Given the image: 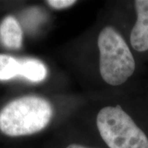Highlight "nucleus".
<instances>
[{
  "instance_id": "1",
  "label": "nucleus",
  "mask_w": 148,
  "mask_h": 148,
  "mask_svg": "<svg viewBox=\"0 0 148 148\" xmlns=\"http://www.w3.org/2000/svg\"><path fill=\"white\" fill-rule=\"evenodd\" d=\"M53 114L50 103L39 96L11 101L0 111V130L10 137L30 135L48 125Z\"/></svg>"
},
{
  "instance_id": "2",
  "label": "nucleus",
  "mask_w": 148,
  "mask_h": 148,
  "mask_svg": "<svg viewBox=\"0 0 148 148\" xmlns=\"http://www.w3.org/2000/svg\"><path fill=\"white\" fill-rule=\"evenodd\" d=\"M100 72L108 84L124 83L134 73L135 60L127 43L110 27H105L98 37Z\"/></svg>"
},
{
  "instance_id": "3",
  "label": "nucleus",
  "mask_w": 148,
  "mask_h": 148,
  "mask_svg": "<svg viewBox=\"0 0 148 148\" xmlns=\"http://www.w3.org/2000/svg\"><path fill=\"white\" fill-rule=\"evenodd\" d=\"M97 127L110 148H148V138L119 106L101 109Z\"/></svg>"
},
{
  "instance_id": "4",
  "label": "nucleus",
  "mask_w": 148,
  "mask_h": 148,
  "mask_svg": "<svg viewBox=\"0 0 148 148\" xmlns=\"http://www.w3.org/2000/svg\"><path fill=\"white\" fill-rule=\"evenodd\" d=\"M135 9L137 21L130 35L132 48L139 52L148 49V0H137Z\"/></svg>"
},
{
  "instance_id": "5",
  "label": "nucleus",
  "mask_w": 148,
  "mask_h": 148,
  "mask_svg": "<svg viewBox=\"0 0 148 148\" xmlns=\"http://www.w3.org/2000/svg\"><path fill=\"white\" fill-rule=\"evenodd\" d=\"M0 40L8 49H17L22 44V30L16 18L8 16L0 24Z\"/></svg>"
},
{
  "instance_id": "6",
  "label": "nucleus",
  "mask_w": 148,
  "mask_h": 148,
  "mask_svg": "<svg viewBox=\"0 0 148 148\" xmlns=\"http://www.w3.org/2000/svg\"><path fill=\"white\" fill-rule=\"evenodd\" d=\"M19 76L32 82H40L45 79L47 69L38 59L22 58L19 59Z\"/></svg>"
},
{
  "instance_id": "7",
  "label": "nucleus",
  "mask_w": 148,
  "mask_h": 148,
  "mask_svg": "<svg viewBox=\"0 0 148 148\" xmlns=\"http://www.w3.org/2000/svg\"><path fill=\"white\" fill-rule=\"evenodd\" d=\"M19 76V59L0 54V80H9Z\"/></svg>"
},
{
  "instance_id": "8",
  "label": "nucleus",
  "mask_w": 148,
  "mask_h": 148,
  "mask_svg": "<svg viewBox=\"0 0 148 148\" xmlns=\"http://www.w3.org/2000/svg\"><path fill=\"white\" fill-rule=\"evenodd\" d=\"M49 5L55 9H64L71 7L76 3L74 0H49L46 2Z\"/></svg>"
},
{
  "instance_id": "9",
  "label": "nucleus",
  "mask_w": 148,
  "mask_h": 148,
  "mask_svg": "<svg viewBox=\"0 0 148 148\" xmlns=\"http://www.w3.org/2000/svg\"><path fill=\"white\" fill-rule=\"evenodd\" d=\"M66 148H89L84 147V146H82V145H78V144H71L69 145V147H67Z\"/></svg>"
}]
</instances>
